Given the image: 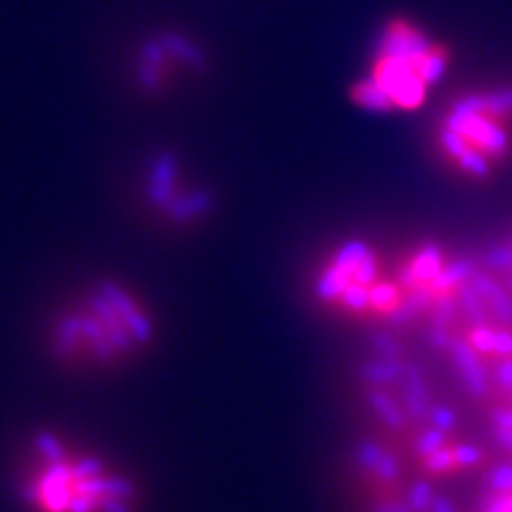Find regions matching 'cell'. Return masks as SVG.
I'll list each match as a JSON object with an SVG mask.
<instances>
[{"mask_svg":"<svg viewBox=\"0 0 512 512\" xmlns=\"http://www.w3.org/2000/svg\"><path fill=\"white\" fill-rule=\"evenodd\" d=\"M482 512H512V465L491 477L482 498Z\"/></svg>","mask_w":512,"mask_h":512,"instance_id":"obj_8","label":"cell"},{"mask_svg":"<svg viewBox=\"0 0 512 512\" xmlns=\"http://www.w3.org/2000/svg\"><path fill=\"white\" fill-rule=\"evenodd\" d=\"M451 43L420 19L399 15L377 31L363 72L349 88L361 110L375 114H413L439 93L451 74Z\"/></svg>","mask_w":512,"mask_h":512,"instance_id":"obj_2","label":"cell"},{"mask_svg":"<svg viewBox=\"0 0 512 512\" xmlns=\"http://www.w3.org/2000/svg\"><path fill=\"white\" fill-rule=\"evenodd\" d=\"M489 271H494V280L501 283V290L512 294V233L508 240H503L494 254L489 256Z\"/></svg>","mask_w":512,"mask_h":512,"instance_id":"obj_9","label":"cell"},{"mask_svg":"<svg viewBox=\"0 0 512 512\" xmlns=\"http://www.w3.org/2000/svg\"><path fill=\"white\" fill-rule=\"evenodd\" d=\"M441 169L465 183H486L512 164V79L460 88L441 102L430 128Z\"/></svg>","mask_w":512,"mask_h":512,"instance_id":"obj_4","label":"cell"},{"mask_svg":"<svg viewBox=\"0 0 512 512\" xmlns=\"http://www.w3.org/2000/svg\"><path fill=\"white\" fill-rule=\"evenodd\" d=\"M19 501L29 512H138L140 491L110 458L60 432H38L19 465Z\"/></svg>","mask_w":512,"mask_h":512,"instance_id":"obj_1","label":"cell"},{"mask_svg":"<svg viewBox=\"0 0 512 512\" xmlns=\"http://www.w3.org/2000/svg\"><path fill=\"white\" fill-rule=\"evenodd\" d=\"M143 190L150 207L176 226L200 223L211 211L209 190L192 181L174 155H157L147 162Z\"/></svg>","mask_w":512,"mask_h":512,"instance_id":"obj_6","label":"cell"},{"mask_svg":"<svg viewBox=\"0 0 512 512\" xmlns=\"http://www.w3.org/2000/svg\"><path fill=\"white\" fill-rule=\"evenodd\" d=\"M157 318L140 294L117 280H102L76 294L50 323L48 342L62 363L112 368L155 342Z\"/></svg>","mask_w":512,"mask_h":512,"instance_id":"obj_3","label":"cell"},{"mask_svg":"<svg viewBox=\"0 0 512 512\" xmlns=\"http://www.w3.org/2000/svg\"><path fill=\"white\" fill-rule=\"evenodd\" d=\"M202 50L181 34H162L140 50L136 76L147 93H162L176 79L202 69Z\"/></svg>","mask_w":512,"mask_h":512,"instance_id":"obj_7","label":"cell"},{"mask_svg":"<svg viewBox=\"0 0 512 512\" xmlns=\"http://www.w3.org/2000/svg\"><path fill=\"white\" fill-rule=\"evenodd\" d=\"M311 290L323 309L351 323L401 325L413 318L394 264L366 240L328 249L313 271Z\"/></svg>","mask_w":512,"mask_h":512,"instance_id":"obj_5","label":"cell"}]
</instances>
